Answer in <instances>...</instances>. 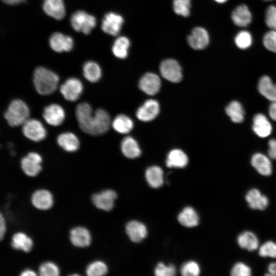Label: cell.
I'll return each mask as SVG.
<instances>
[{"instance_id":"obj_1","label":"cell","mask_w":276,"mask_h":276,"mask_svg":"<svg viewBox=\"0 0 276 276\" xmlns=\"http://www.w3.org/2000/svg\"><path fill=\"white\" fill-rule=\"evenodd\" d=\"M76 116L81 129L93 135L105 133L111 124L110 116L106 110L100 108L93 112L90 105L85 102L77 105Z\"/></svg>"},{"instance_id":"obj_2","label":"cell","mask_w":276,"mask_h":276,"mask_svg":"<svg viewBox=\"0 0 276 276\" xmlns=\"http://www.w3.org/2000/svg\"><path fill=\"white\" fill-rule=\"evenodd\" d=\"M33 82L36 91L41 95H49L57 88L59 77L52 71L43 67L36 68L33 74Z\"/></svg>"},{"instance_id":"obj_3","label":"cell","mask_w":276,"mask_h":276,"mask_svg":"<svg viewBox=\"0 0 276 276\" xmlns=\"http://www.w3.org/2000/svg\"><path fill=\"white\" fill-rule=\"evenodd\" d=\"M30 109L27 104L20 99H14L9 104L4 117L9 125L16 127L22 125L29 119Z\"/></svg>"},{"instance_id":"obj_4","label":"cell","mask_w":276,"mask_h":276,"mask_svg":"<svg viewBox=\"0 0 276 276\" xmlns=\"http://www.w3.org/2000/svg\"><path fill=\"white\" fill-rule=\"evenodd\" d=\"M71 23L74 29L88 34L96 26V18L83 11H78L71 17Z\"/></svg>"},{"instance_id":"obj_5","label":"cell","mask_w":276,"mask_h":276,"mask_svg":"<svg viewBox=\"0 0 276 276\" xmlns=\"http://www.w3.org/2000/svg\"><path fill=\"white\" fill-rule=\"evenodd\" d=\"M22 133L29 140L39 142L47 136V130L42 123L35 119H29L22 124Z\"/></svg>"},{"instance_id":"obj_6","label":"cell","mask_w":276,"mask_h":276,"mask_svg":"<svg viewBox=\"0 0 276 276\" xmlns=\"http://www.w3.org/2000/svg\"><path fill=\"white\" fill-rule=\"evenodd\" d=\"M162 76L167 80L177 83L182 78L181 68L178 62L173 59L163 60L159 66Z\"/></svg>"},{"instance_id":"obj_7","label":"cell","mask_w":276,"mask_h":276,"mask_svg":"<svg viewBox=\"0 0 276 276\" xmlns=\"http://www.w3.org/2000/svg\"><path fill=\"white\" fill-rule=\"evenodd\" d=\"M83 90V86L80 80L76 78L67 79L60 87V91L63 97L67 101L77 100Z\"/></svg>"},{"instance_id":"obj_8","label":"cell","mask_w":276,"mask_h":276,"mask_svg":"<svg viewBox=\"0 0 276 276\" xmlns=\"http://www.w3.org/2000/svg\"><path fill=\"white\" fill-rule=\"evenodd\" d=\"M41 156L37 153L31 152L21 160V167L26 174L36 176L41 170Z\"/></svg>"},{"instance_id":"obj_9","label":"cell","mask_w":276,"mask_h":276,"mask_svg":"<svg viewBox=\"0 0 276 276\" xmlns=\"http://www.w3.org/2000/svg\"><path fill=\"white\" fill-rule=\"evenodd\" d=\"M231 18L233 23L241 28H246L252 22V14L248 6L244 4L237 6L232 11Z\"/></svg>"},{"instance_id":"obj_10","label":"cell","mask_w":276,"mask_h":276,"mask_svg":"<svg viewBox=\"0 0 276 276\" xmlns=\"http://www.w3.org/2000/svg\"><path fill=\"white\" fill-rule=\"evenodd\" d=\"M42 116L45 121L53 126L60 125L65 117L63 108L57 104H52L46 106Z\"/></svg>"},{"instance_id":"obj_11","label":"cell","mask_w":276,"mask_h":276,"mask_svg":"<svg viewBox=\"0 0 276 276\" xmlns=\"http://www.w3.org/2000/svg\"><path fill=\"white\" fill-rule=\"evenodd\" d=\"M187 41L193 49H203L208 46L210 42L209 33L203 28L196 27L187 37Z\"/></svg>"},{"instance_id":"obj_12","label":"cell","mask_w":276,"mask_h":276,"mask_svg":"<svg viewBox=\"0 0 276 276\" xmlns=\"http://www.w3.org/2000/svg\"><path fill=\"white\" fill-rule=\"evenodd\" d=\"M117 197V195L114 191L106 190L94 194L92 197V201L98 209L109 211L113 208Z\"/></svg>"},{"instance_id":"obj_13","label":"cell","mask_w":276,"mask_h":276,"mask_svg":"<svg viewBox=\"0 0 276 276\" xmlns=\"http://www.w3.org/2000/svg\"><path fill=\"white\" fill-rule=\"evenodd\" d=\"M123 21V18L121 15L113 12L108 13L103 19L102 29L107 34L117 35L121 29Z\"/></svg>"},{"instance_id":"obj_14","label":"cell","mask_w":276,"mask_h":276,"mask_svg":"<svg viewBox=\"0 0 276 276\" xmlns=\"http://www.w3.org/2000/svg\"><path fill=\"white\" fill-rule=\"evenodd\" d=\"M161 82L159 77L152 73L145 74L139 82L140 88L149 95H154L159 90Z\"/></svg>"},{"instance_id":"obj_15","label":"cell","mask_w":276,"mask_h":276,"mask_svg":"<svg viewBox=\"0 0 276 276\" xmlns=\"http://www.w3.org/2000/svg\"><path fill=\"white\" fill-rule=\"evenodd\" d=\"M159 111V106L157 101L150 99L146 101L142 106L139 108L136 116L140 120L148 122L156 118Z\"/></svg>"},{"instance_id":"obj_16","label":"cell","mask_w":276,"mask_h":276,"mask_svg":"<svg viewBox=\"0 0 276 276\" xmlns=\"http://www.w3.org/2000/svg\"><path fill=\"white\" fill-rule=\"evenodd\" d=\"M252 130L260 137L268 136L272 132V127L271 123L265 115L261 113L255 114L252 120Z\"/></svg>"},{"instance_id":"obj_17","label":"cell","mask_w":276,"mask_h":276,"mask_svg":"<svg viewBox=\"0 0 276 276\" xmlns=\"http://www.w3.org/2000/svg\"><path fill=\"white\" fill-rule=\"evenodd\" d=\"M252 166L263 176H269L272 172V167L269 158L265 154L258 152L252 155L250 160Z\"/></svg>"},{"instance_id":"obj_18","label":"cell","mask_w":276,"mask_h":276,"mask_svg":"<svg viewBox=\"0 0 276 276\" xmlns=\"http://www.w3.org/2000/svg\"><path fill=\"white\" fill-rule=\"evenodd\" d=\"M249 206L254 210H264L268 205V198L255 188L249 190L245 195Z\"/></svg>"},{"instance_id":"obj_19","label":"cell","mask_w":276,"mask_h":276,"mask_svg":"<svg viewBox=\"0 0 276 276\" xmlns=\"http://www.w3.org/2000/svg\"><path fill=\"white\" fill-rule=\"evenodd\" d=\"M51 48L57 52H68L73 46L72 38L60 33L53 34L50 38Z\"/></svg>"},{"instance_id":"obj_20","label":"cell","mask_w":276,"mask_h":276,"mask_svg":"<svg viewBox=\"0 0 276 276\" xmlns=\"http://www.w3.org/2000/svg\"><path fill=\"white\" fill-rule=\"evenodd\" d=\"M126 231L130 240L134 242H141L147 235L146 226L135 220L131 221L127 224Z\"/></svg>"},{"instance_id":"obj_21","label":"cell","mask_w":276,"mask_h":276,"mask_svg":"<svg viewBox=\"0 0 276 276\" xmlns=\"http://www.w3.org/2000/svg\"><path fill=\"white\" fill-rule=\"evenodd\" d=\"M258 89L260 94L271 102L276 101V84L266 75L259 80Z\"/></svg>"},{"instance_id":"obj_22","label":"cell","mask_w":276,"mask_h":276,"mask_svg":"<svg viewBox=\"0 0 276 276\" xmlns=\"http://www.w3.org/2000/svg\"><path fill=\"white\" fill-rule=\"evenodd\" d=\"M43 9L47 15L58 20L62 19L65 14L62 0H44Z\"/></svg>"},{"instance_id":"obj_23","label":"cell","mask_w":276,"mask_h":276,"mask_svg":"<svg viewBox=\"0 0 276 276\" xmlns=\"http://www.w3.org/2000/svg\"><path fill=\"white\" fill-rule=\"evenodd\" d=\"M32 202L36 208L45 210L52 207L53 197L52 194L46 190L36 191L32 196Z\"/></svg>"},{"instance_id":"obj_24","label":"cell","mask_w":276,"mask_h":276,"mask_svg":"<svg viewBox=\"0 0 276 276\" xmlns=\"http://www.w3.org/2000/svg\"><path fill=\"white\" fill-rule=\"evenodd\" d=\"M70 240L75 246L84 247L90 244L91 236L89 232L86 228L77 227L71 230Z\"/></svg>"},{"instance_id":"obj_25","label":"cell","mask_w":276,"mask_h":276,"mask_svg":"<svg viewBox=\"0 0 276 276\" xmlns=\"http://www.w3.org/2000/svg\"><path fill=\"white\" fill-rule=\"evenodd\" d=\"M59 146L68 152H74L79 147L80 142L77 136L73 133L63 132L59 134L57 139Z\"/></svg>"},{"instance_id":"obj_26","label":"cell","mask_w":276,"mask_h":276,"mask_svg":"<svg viewBox=\"0 0 276 276\" xmlns=\"http://www.w3.org/2000/svg\"><path fill=\"white\" fill-rule=\"evenodd\" d=\"M237 242L241 248L250 251L257 249L259 245L258 237L250 231H245L239 234L237 237Z\"/></svg>"},{"instance_id":"obj_27","label":"cell","mask_w":276,"mask_h":276,"mask_svg":"<svg viewBox=\"0 0 276 276\" xmlns=\"http://www.w3.org/2000/svg\"><path fill=\"white\" fill-rule=\"evenodd\" d=\"M121 149L123 154L129 158H136L141 154L137 142L131 136H127L122 140Z\"/></svg>"},{"instance_id":"obj_28","label":"cell","mask_w":276,"mask_h":276,"mask_svg":"<svg viewBox=\"0 0 276 276\" xmlns=\"http://www.w3.org/2000/svg\"><path fill=\"white\" fill-rule=\"evenodd\" d=\"M188 162V157L184 152L180 149H174L168 154L166 165L169 168H183L187 166Z\"/></svg>"},{"instance_id":"obj_29","label":"cell","mask_w":276,"mask_h":276,"mask_svg":"<svg viewBox=\"0 0 276 276\" xmlns=\"http://www.w3.org/2000/svg\"><path fill=\"white\" fill-rule=\"evenodd\" d=\"M178 220L182 225L192 227L197 226L199 222V217L195 210L191 206L186 207L179 213Z\"/></svg>"},{"instance_id":"obj_30","label":"cell","mask_w":276,"mask_h":276,"mask_svg":"<svg viewBox=\"0 0 276 276\" xmlns=\"http://www.w3.org/2000/svg\"><path fill=\"white\" fill-rule=\"evenodd\" d=\"M225 112L234 123H240L244 121L245 111L243 106L238 101L231 102L225 108Z\"/></svg>"},{"instance_id":"obj_31","label":"cell","mask_w":276,"mask_h":276,"mask_svg":"<svg viewBox=\"0 0 276 276\" xmlns=\"http://www.w3.org/2000/svg\"><path fill=\"white\" fill-rule=\"evenodd\" d=\"M145 176L148 183L153 188H158L163 184V172L158 166H154L148 168Z\"/></svg>"},{"instance_id":"obj_32","label":"cell","mask_w":276,"mask_h":276,"mask_svg":"<svg viewBox=\"0 0 276 276\" xmlns=\"http://www.w3.org/2000/svg\"><path fill=\"white\" fill-rule=\"evenodd\" d=\"M11 246L14 249L29 252L32 248L33 241L31 238L27 235L19 232L13 236Z\"/></svg>"},{"instance_id":"obj_33","label":"cell","mask_w":276,"mask_h":276,"mask_svg":"<svg viewBox=\"0 0 276 276\" xmlns=\"http://www.w3.org/2000/svg\"><path fill=\"white\" fill-rule=\"evenodd\" d=\"M113 128L122 134L129 133L133 128L132 120L125 114H119L116 117L112 122Z\"/></svg>"},{"instance_id":"obj_34","label":"cell","mask_w":276,"mask_h":276,"mask_svg":"<svg viewBox=\"0 0 276 276\" xmlns=\"http://www.w3.org/2000/svg\"><path fill=\"white\" fill-rule=\"evenodd\" d=\"M84 77L90 82H96L100 80L102 72L100 66L94 61H87L83 67Z\"/></svg>"},{"instance_id":"obj_35","label":"cell","mask_w":276,"mask_h":276,"mask_svg":"<svg viewBox=\"0 0 276 276\" xmlns=\"http://www.w3.org/2000/svg\"><path fill=\"white\" fill-rule=\"evenodd\" d=\"M130 46L129 40L125 36L118 38L112 46V52L117 57L120 59L125 58L128 55Z\"/></svg>"},{"instance_id":"obj_36","label":"cell","mask_w":276,"mask_h":276,"mask_svg":"<svg viewBox=\"0 0 276 276\" xmlns=\"http://www.w3.org/2000/svg\"><path fill=\"white\" fill-rule=\"evenodd\" d=\"M234 42L236 47L239 49L247 50L252 44V35L248 30H241L236 34Z\"/></svg>"},{"instance_id":"obj_37","label":"cell","mask_w":276,"mask_h":276,"mask_svg":"<svg viewBox=\"0 0 276 276\" xmlns=\"http://www.w3.org/2000/svg\"><path fill=\"white\" fill-rule=\"evenodd\" d=\"M107 271V266L105 263L101 261H96L88 266L86 272L89 276H98L105 274Z\"/></svg>"},{"instance_id":"obj_38","label":"cell","mask_w":276,"mask_h":276,"mask_svg":"<svg viewBox=\"0 0 276 276\" xmlns=\"http://www.w3.org/2000/svg\"><path fill=\"white\" fill-rule=\"evenodd\" d=\"M264 21L266 26L270 29L276 31V6H268L264 12Z\"/></svg>"},{"instance_id":"obj_39","label":"cell","mask_w":276,"mask_h":276,"mask_svg":"<svg viewBox=\"0 0 276 276\" xmlns=\"http://www.w3.org/2000/svg\"><path fill=\"white\" fill-rule=\"evenodd\" d=\"M191 0H174L173 7L177 15L187 17L190 15Z\"/></svg>"},{"instance_id":"obj_40","label":"cell","mask_w":276,"mask_h":276,"mask_svg":"<svg viewBox=\"0 0 276 276\" xmlns=\"http://www.w3.org/2000/svg\"><path fill=\"white\" fill-rule=\"evenodd\" d=\"M262 43L267 50L276 53V31L269 29L265 32L263 36Z\"/></svg>"},{"instance_id":"obj_41","label":"cell","mask_w":276,"mask_h":276,"mask_svg":"<svg viewBox=\"0 0 276 276\" xmlns=\"http://www.w3.org/2000/svg\"><path fill=\"white\" fill-rule=\"evenodd\" d=\"M259 255L262 257L276 258V243L272 241L264 243L259 247Z\"/></svg>"},{"instance_id":"obj_42","label":"cell","mask_w":276,"mask_h":276,"mask_svg":"<svg viewBox=\"0 0 276 276\" xmlns=\"http://www.w3.org/2000/svg\"><path fill=\"white\" fill-rule=\"evenodd\" d=\"M180 272L183 276H197L200 273L199 266L194 261H189L182 266Z\"/></svg>"},{"instance_id":"obj_43","label":"cell","mask_w":276,"mask_h":276,"mask_svg":"<svg viewBox=\"0 0 276 276\" xmlns=\"http://www.w3.org/2000/svg\"><path fill=\"white\" fill-rule=\"evenodd\" d=\"M39 273L42 276H57L59 274V269L55 263L47 262L40 266Z\"/></svg>"},{"instance_id":"obj_44","label":"cell","mask_w":276,"mask_h":276,"mask_svg":"<svg viewBox=\"0 0 276 276\" xmlns=\"http://www.w3.org/2000/svg\"><path fill=\"white\" fill-rule=\"evenodd\" d=\"M231 274L233 276H249L251 274V270L247 264L238 262L233 267Z\"/></svg>"},{"instance_id":"obj_45","label":"cell","mask_w":276,"mask_h":276,"mask_svg":"<svg viewBox=\"0 0 276 276\" xmlns=\"http://www.w3.org/2000/svg\"><path fill=\"white\" fill-rule=\"evenodd\" d=\"M156 276H172L176 274L175 266L170 264L165 266L163 263H159L154 270Z\"/></svg>"},{"instance_id":"obj_46","label":"cell","mask_w":276,"mask_h":276,"mask_svg":"<svg viewBox=\"0 0 276 276\" xmlns=\"http://www.w3.org/2000/svg\"><path fill=\"white\" fill-rule=\"evenodd\" d=\"M268 154L269 157L272 159L276 160V139H270L268 141Z\"/></svg>"},{"instance_id":"obj_47","label":"cell","mask_w":276,"mask_h":276,"mask_svg":"<svg viewBox=\"0 0 276 276\" xmlns=\"http://www.w3.org/2000/svg\"><path fill=\"white\" fill-rule=\"evenodd\" d=\"M6 231V224L4 217L0 212V241H1Z\"/></svg>"},{"instance_id":"obj_48","label":"cell","mask_w":276,"mask_h":276,"mask_svg":"<svg viewBox=\"0 0 276 276\" xmlns=\"http://www.w3.org/2000/svg\"><path fill=\"white\" fill-rule=\"evenodd\" d=\"M268 113L270 118L276 121V101L271 102L269 106Z\"/></svg>"},{"instance_id":"obj_49","label":"cell","mask_w":276,"mask_h":276,"mask_svg":"<svg viewBox=\"0 0 276 276\" xmlns=\"http://www.w3.org/2000/svg\"><path fill=\"white\" fill-rule=\"evenodd\" d=\"M267 269L268 273L266 275L276 276V262L270 263Z\"/></svg>"},{"instance_id":"obj_50","label":"cell","mask_w":276,"mask_h":276,"mask_svg":"<svg viewBox=\"0 0 276 276\" xmlns=\"http://www.w3.org/2000/svg\"><path fill=\"white\" fill-rule=\"evenodd\" d=\"M21 276L36 275V273L31 269H26L20 274Z\"/></svg>"},{"instance_id":"obj_51","label":"cell","mask_w":276,"mask_h":276,"mask_svg":"<svg viewBox=\"0 0 276 276\" xmlns=\"http://www.w3.org/2000/svg\"><path fill=\"white\" fill-rule=\"evenodd\" d=\"M4 2L9 5H14L18 4L24 0H2Z\"/></svg>"},{"instance_id":"obj_52","label":"cell","mask_w":276,"mask_h":276,"mask_svg":"<svg viewBox=\"0 0 276 276\" xmlns=\"http://www.w3.org/2000/svg\"><path fill=\"white\" fill-rule=\"evenodd\" d=\"M215 2L218 3L223 4L226 2L228 0H214Z\"/></svg>"},{"instance_id":"obj_53","label":"cell","mask_w":276,"mask_h":276,"mask_svg":"<svg viewBox=\"0 0 276 276\" xmlns=\"http://www.w3.org/2000/svg\"><path fill=\"white\" fill-rule=\"evenodd\" d=\"M264 1H265V2H270V1H275V0H263Z\"/></svg>"}]
</instances>
